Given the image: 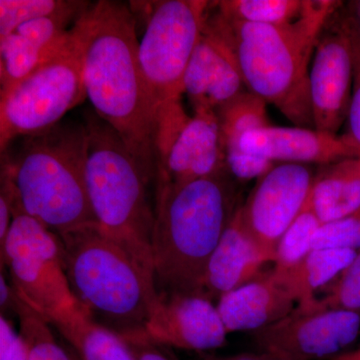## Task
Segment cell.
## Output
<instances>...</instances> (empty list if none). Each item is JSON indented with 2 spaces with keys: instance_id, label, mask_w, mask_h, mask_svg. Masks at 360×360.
Here are the masks:
<instances>
[{
  "instance_id": "28",
  "label": "cell",
  "mask_w": 360,
  "mask_h": 360,
  "mask_svg": "<svg viewBox=\"0 0 360 360\" xmlns=\"http://www.w3.org/2000/svg\"><path fill=\"white\" fill-rule=\"evenodd\" d=\"M329 284L326 296L316 297L314 305L303 311L340 309L360 312V250L347 269Z\"/></svg>"
},
{
  "instance_id": "6",
  "label": "cell",
  "mask_w": 360,
  "mask_h": 360,
  "mask_svg": "<svg viewBox=\"0 0 360 360\" xmlns=\"http://www.w3.org/2000/svg\"><path fill=\"white\" fill-rule=\"evenodd\" d=\"M84 170L97 224L155 274V212L148 198L153 176L139 165L120 135L94 111L85 116Z\"/></svg>"
},
{
  "instance_id": "12",
  "label": "cell",
  "mask_w": 360,
  "mask_h": 360,
  "mask_svg": "<svg viewBox=\"0 0 360 360\" xmlns=\"http://www.w3.org/2000/svg\"><path fill=\"white\" fill-rule=\"evenodd\" d=\"M314 179L309 165L276 163L240 205L246 229L274 260L279 240L309 200Z\"/></svg>"
},
{
  "instance_id": "32",
  "label": "cell",
  "mask_w": 360,
  "mask_h": 360,
  "mask_svg": "<svg viewBox=\"0 0 360 360\" xmlns=\"http://www.w3.org/2000/svg\"><path fill=\"white\" fill-rule=\"evenodd\" d=\"M122 340L129 345L135 360H179L167 348L153 342L144 335Z\"/></svg>"
},
{
  "instance_id": "9",
  "label": "cell",
  "mask_w": 360,
  "mask_h": 360,
  "mask_svg": "<svg viewBox=\"0 0 360 360\" xmlns=\"http://www.w3.org/2000/svg\"><path fill=\"white\" fill-rule=\"evenodd\" d=\"M85 98L82 63L71 33L63 51L0 91L1 153L16 139L44 134L59 124Z\"/></svg>"
},
{
  "instance_id": "7",
  "label": "cell",
  "mask_w": 360,
  "mask_h": 360,
  "mask_svg": "<svg viewBox=\"0 0 360 360\" xmlns=\"http://www.w3.org/2000/svg\"><path fill=\"white\" fill-rule=\"evenodd\" d=\"M9 187L13 219L0 250L1 271L7 265L20 300L49 324L58 326L84 310L70 288L63 240L27 214Z\"/></svg>"
},
{
  "instance_id": "15",
  "label": "cell",
  "mask_w": 360,
  "mask_h": 360,
  "mask_svg": "<svg viewBox=\"0 0 360 360\" xmlns=\"http://www.w3.org/2000/svg\"><path fill=\"white\" fill-rule=\"evenodd\" d=\"M240 148L248 155L274 163H314L322 167L345 158H360L359 151L345 135L338 136L314 129L271 124L243 135Z\"/></svg>"
},
{
  "instance_id": "33",
  "label": "cell",
  "mask_w": 360,
  "mask_h": 360,
  "mask_svg": "<svg viewBox=\"0 0 360 360\" xmlns=\"http://www.w3.org/2000/svg\"><path fill=\"white\" fill-rule=\"evenodd\" d=\"M20 302V296L14 290L13 284L7 283L4 272L1 271L0 276V307H1V314L6 315L7 312H13L15 314L16 307Z\"/></svg>"
},
{
  "instance_id": "37",
  "label": "cell",
  "mask_w": 360,
  "mask_h": 360,
  "mask_svg": "<svg viewBox=\"0 0 360 360\" xmlns=\"http://www.w3.org/2000/svg\"><path fill=\"white\" fill-rule=\"evenodd\" d=\"M70 354L71 359H72V360H82L80 359V357L78 356V355L77 354V352H75V350L72 349V348H71V349L70 350Z\"/></svg>"
},
{
  "instance_id": "25",
  "label": "cell",
  "mask_w": 360,
  "mask_h": 360,
  "mask_svg": "<svg viewBox=\"0 0 360 360\" xmlns=\"http://www.w3.org/2000/svg\"><path fill=\"white\" fill-rule=\"evenodd\" d=\"M89 4L65 0H0V39L30 21L58 15L79 16Z\"/></svg>"
},
{
  "instance_id": "10",
  "label": "cell",
  "mask_w": 360,
  "mask_h": 360,
  "mask_svg": "<svg viewBox=\"0 0 360 360\" xmlns=\"http://www.w3.org/2000/svg\"><path fill=\"white\" fill-rule=\"evenodd\" d=\"M156 181L184 184L225 172L217 111L198 110L188 116L181 103L156 115ZM227 172V170H226Z\"/></svg>"
},
{
  "instance_id": "36",
  "label": "cell",
  "mask_w": 360,
  "mask_h": 360,
  "mask_svg": "<svg viewBox=\"0 0 360 360\" xmlns=\"http://www.w3.org/2000/svg\"><path fill=\"white\" fill-rule=\"evenodd\" d=\"M349 11L354 16L360 27V0L359 1L349 2Z\"/></svg>"
},
{
  "instance_id": "20",
  "label": "cell",
  "mask_w": 360,
  "mask_h": 360,
  "mask_svg": "<svg viewBox=\"0 0 360 360\" xmlns=\"http://www.w3.org/2000/svg\"><path fill=\"white\" fill-rule=\"evenodd\" d=\"M266 104L260 97L245 91L217 111L221 131L225 167L236 179L245 181L260 179L276 165L265 158L248 155L240 148L243 135L270 124Z\"/></svg>"
},
{
  "instance_id": "21",
  "label": "cell",
  "mask_w": 360,
  "mask_h": 360,
  "mask_svg": "<svg viewBox=\"0 0 360 360\" xmlns=\"http://www.w3.org/2000/svg\"><path fill=\"white\" fill-rule=\"evenodd\" d=\"M309 200L322 224L360 208V158L322 165L314 175Z\"/></svg>"
},
{
  "instance_id": "22",
  "label": "cell",
  "mask_w": 360,
  "mask_h": 360,
  "mask_svg": "<svg viewBox=\"0 0 360 360\" xmlns=\"http://www.w3.org/2000/svg\"><path fill=\"white\" fill-rule=\"evenodd\" d=\"M357 251L323 248L310 251L297 264L278 271L297 300V309L307 310L314 305L315 293L340 276L354 260Z\"/></svg>"
},
{
  "instance_id": "3",
  "label": "cell",
  "mask_w": 360,
  "mask_h": 360,
  "mask_svg": "<svg viewBox=\"0 0 360 360\" xmlns=\"http://www.w3.org/2000/svg\"><path fill=\"white\" fill-rule=\"evenodd\" d=\"M231 175L158 181L153 269L158 291L201 295L208 262L238 210Z\"/></svg>"
},
{
  "instance_id": "30",
  "label": "cell",
  "mask_w": 360,
  "mask_h": 360,
  "mask_svg": "<svg viewBox=\"0 0 360 360\" xmlns=\"http://www.w3.org/2000/svg\"><path fill=\"white\" fill-rule=\"evenodd\" d=\"M341 18L349 37L354 58V86L347 120L348 130L343 135L356 148L360 155V27L349 11L347 13H341Z\"/></svg>"
},
{
  "instance_id": "16",
  "label": "cell",
  "mask_w": 360,
  "mask_h": 360,
  "mask_svg": "<svg viewBox=\"0 0 360 360\" xmlns=\"http://www.w3.org/2000/svg\"><path fill=\"white\" fill-rule=\"evenodd\" d=\"M296 307L295 295L274 269L221 296L217 304L229 335L266 328L290 315Z\"/></svg>"
},
{
  "instance_id": "8",
  "label": "cell",
  "mask_w": 360,
  "mask_h": 360,
  "mask_svg": "<svg viewBox=\"0 0 360 360\" xmlns=\"http://www.w3.org/2000/svg\"><path fill=\"white\" fill-rule=\"evenodd\" d=\"M210 1L161 0L146 4V28L139 45L142 75L155 118L181 101L184 75L205 27Z\"/></svg>"
},
{
  "instance_id": "18",
  "label": "cell",
  "mask_w": 360,
  "mask_h": 360,
  "mask_svg": "<svg viewBox=\"0 0 360 360\" xmlns=\"http://www.w3.org/2000/svg\"><path fill=\"white\" fill-rule=\"evenodd\" d=\"M245 82L229 49L203 32L187 65L184 79L193 111H217L245 92Z\"/></svg>"
},
{
  "instance_id": "34",
  "label": "cell",
  "mask_w": 360,
  "mask_h": 360,
  "mask_svg": "<svg viewBox=\"0 0 360 360\" xmlns=\"http://www.w3.org/2000/svg\"><path fill=\"white\" fill-rule=\"evenodd\" d=\"M201 360H279L274 357L269 356L262 352H243L233 355H225V356H219V355L205 354L201 357Z\"/></svg>"
},
{
  "instance_id": "35",
  "label": "cell",
  "mask_w": 360,
  "mask_h": 360,
  "mask_svg": "<svg viewBox=\"0 0 360 360\" xmlns=\"http://www.w3.org/2000/svg\"><path fill=\"white\" fill-rule=\"evenodd\" d=\"M329 360H360V347L331 357Z\"/></svg>"
},
{
  "instance_id": "1",
  "label": "cell",
  "mask_w": 360,
  "mask_h": 360,
  "mask_svg": "<svg viewBox=\"0 0 360 360\" xmlns=\"http://www.w3.org/2000/svg\"><path fill=\"white\" fill-rule=\"evenodd\" d=\"M86 98L156 179L155 115L139 58L136 20L127 4H89L70 28Z\"/></svg>"
},
{
  "instance_id": "2",
  "label": "cell",
  "mask_w": 360,
  "mask_h": 360,
  "mask_svg": "<svg viewBox=\"0 0 360 360\" xmlns=\"http://www.w3.org/2000/svg\"><path fill=\"white\" fill-rule=\"evenodd\" d=\"M342 2L309 1L298 20L284 25L229 20L208 7L203 32L229 49L248 91L272 104L298 127L314 129L309 70L314 49Z\"/></svg>"
},
{
  "instance_id": "4",
  "label": "cell",
  "mask_w": 360,
  "mask_h": 360,
  "mask_svg": "<svg viewBox=\"0 0 360 360\" xmlns=\"http://www.w3.org/2000/svg\"><path fill=\"white\" fill-rule=\"evenodd\" d=\"M1 175L21 208L59 238L97 224L85 180L84 124L59 123L16 139L2 153Z\"/></svg>"
},
{
  "instance_id": "31",
  "label": "cell",
  "mask_w": 360,
  "mask_h": 360,
  "mask_svg": "<svg viewBox=\"0 0 360 360\" xmlns=\"http://www.w3.org/2000/svg\"><path fill=\"white\" fill-rule=\"evenodd\" d=\"M0 360H27L25 343L6 316H0Z\"/></svg>"
},
{
  "instance_id": "13",
  "label": "cell",
  "mask_w": 360,
  "mask_h": 360,
  "mask_svg": "<svg viewBox=\"0 0 360 360\" xmlns=\"http://www.w3.org/2000/svg\"><path fill=\"white\" fill-rule=\"evenodd\" d=\"M354 86L352 44L336 11L324 28L309 70V94L314 129L338 135L349 112Z\"/></svg>"
},
{
  "instance_id": "24",
  "label": "cell",
  "mask_w": 360,
  "mask_h": 360,
  "mask_svg": "<svg viewBox=\"0 0 360 360\" xmlns=\"http://www.w3.org/2000/svg\"><path fill=\"white\" fill-rule=\"evenodd\" d=\"M309 4V0H221L212 2V6L220 15L229 20L284 25L298 20Z\"/></svg>"
},
{
  "instance_id": "5",
  "label": "cell",
  "mask_w": 360,
  "mask_h": 360,
  "mask_svg": "<svg viewBox=\"0 0 360 360\" xmlns=\"http://www.w3.org/2000/svg\"><path fill=\"white\" fill-rule=\"evenodd\" d=\"M61 240L70 288L85 314L122 338L144 335L158 298L153 272L98 224Z\"/></svg>"
},
{
  "instance_id": "14",
  "label": "cell",
  "mask_w": 360,
  "mask_h": 360,
  "mask_svg": "<svg viewBox=\"0 0 360 360\" xmlns=\"http://www.w3.org/2000/svg\"><path fill=\"white\" fill-rule=\"evenodd\" d=\"M144 335L162 347L205 352L224 347L229 333L212 300L191 293L158 291Z\"/></svg>"
},
{
  "instance_id": "27",
  "label": "cell",
  "mask_w": 360,
  "mask_h": 360,
  "mask_svg": "<svg viewBox=\"0 0 360 360\" xmlns=\"http://www.w3.org/2000/svg\"><path fill=\"white\" fill-rule=\"evenodd\" d=\"M27 360H72L52 335L49 322L20 300L15 309Z\"/></svg>"
},
{
  "instance_id": "23",
  "label": "cell",
  "mask_w": 360,
  "mask_h": 360,
  "mask_svg": "<svg viewBox=\"0 0 360 360\" xmlns=\"http://www.w3.org/2000/svg\"><path fill=\"white\" fill-rule=\"evenodd\" d=\"M54 328L82 360H135L120 335L92 321L84 310Z\"/></svg>"
},
{
  "instance_id": "11",
  "label": "cell",
  "mask_w": 360,
  "mask_h": 360,
  "mask_svg": "<svg viewBox=\"0 0 360 360\" xmlns=\"http://www.w3.org/2000/svg\"><path fill=\"white\" fill-rule=\"evenodd\" d=\"M360 312L297 307L281 321L251 333L253 345L279 360H329L359 338Z\"/></svg>"
},
{
  "instance_id": "26",
  "label": "cell",
  "mask_w": 360,
  "mask_h": 360,
  "mask_svg": "<svg viewBox=\"0 0 360 360\" xmlns=\"http://www.w3.org/2000/svg\"><path fill=\"white\" fill-rule=\"evenodd\" d=\"M321 224L309 198L302 212L284 232L276 246L274 269L285 271L307 257L312 250L315 234Z\"/></svg>"
},
{
  "instance_id": "29",
  "label": "cell",
  "mask_w": 360,
  "mask_h": 360,
  "mask_svg": "<svg viewBox=\"0 0 360 360\" xmlns=\"http://www.w3.org/2000/svg\"><path fill=\"white\" fill-rule=\"evenodd\" d=\"M323 248L360 250V208L342 219L321 224L315 234L312 250Z\"/></svg>"
},
{
  "instance_id": "17",
  "label": "cell",
  "mask_w": 360,
  "mask_h": 360,
  "mask_svg": "<svg viewBox=\"0 0 360 360\" xmlns=\"http://www.w3.org/2000/svg\"><path fill=\"white\" fill-rule=\"evenodd\" d=\"M269 264H274V255L251 236L238 205L208 262L201 295L219 302L221 296L262 274Z\"/></svg>"
},
{
  "instance_id": "19",
  "label": "cell",
  "mask_w": 360,
  "mask_h": 360,
  "mask_svg": "<svg viewBox=\"0 0 360 360\" xmlns=\"http://www.w3.org/2000/svg\"><path fill=\"white\" fill-rule=\"evenodd\" d=\"M78 16L58 15L18 26L0 39V91H4L40 65L56 56L70 44L71 20Z\"/></svg>"
}]
</instances>
